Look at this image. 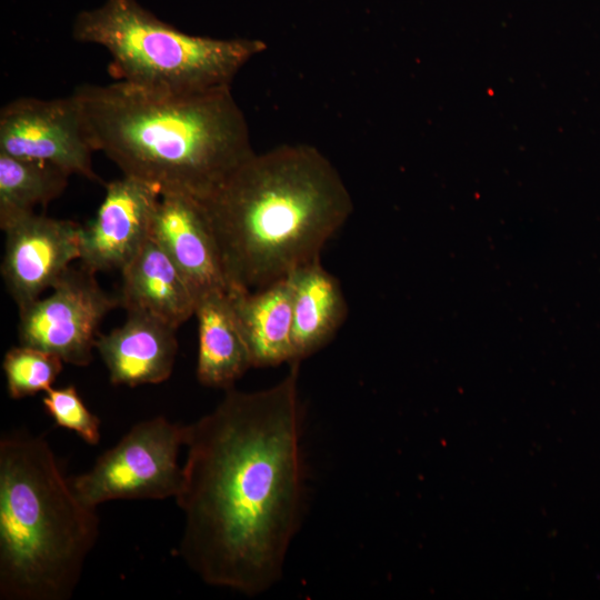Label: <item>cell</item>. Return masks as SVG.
Masks as SVG:
<instances>
[{"label": "cell", "mask_w": 600, "mask_h": 600, "mask_svg": "<svg viewBox=\"0 0 600 600\" xmlns=\"http://www.w3.org/2000/svg\"><path fill=\"white\" fill-rule=\"evenodd\" d=\"M93 151L73 94L59 99L23 97L1 109V153L98 180L92 169Z\"/></svg>", "instance_id": "ba28073f"}, {"label": "cell", "mask_w": 600, "mask_h": 600, "mask_svg": "<svg viewBox=\"0 0 600 600\" xmlns=\"http://www.w3.org/2000/svg\"><path fill=\"white\" fill-rule=\"evenodd\" d=\"M62 367L60 357L38 348L21 344L9 349L2 362L8 394L22 399L48 391Z\"/></svg>", "instance_id": "ac0fdd59"}, {"label": "cell", "mask_w": 600, "mask_h": 600, "mask_svg": "<svg viewBox=\"0 0 600 600\" xmlns=\"http://www.w3.org/2000/svg\"><path fill=\"white\" fill-rule=\"evenodd\" d=\"M292 286L294 362L322 348L347 313L338 280L313 260L289 274Z\"/></svg>", "instance_id": "2e32d148"}, {"label": "cell", "mask_w": 600, "mask_h": 600, "mask_svg": "<svg viewBox=\"0 0 600 600\" xmlns=\"http://www.w3.org/2000/svg\"><path fill=\"white\" fill-rule=\"evenodd\" d=\"M277 384L227 389L184 424L177 554L207 584L257 596L282 573L303 500L299 362Z\"/></svg>", "instance_id": "6da1fadb"}, {"label": "cell", "mask_w": 600, "mask_h": 600, "mask_svg": "<svg viewBox=\"0 0 600 600\" xmlns=\"http://www.w3.org/2000/svg\"><path fill=\"white\" fill-rule=\"evenodd\" d=\"M42 403L57 426L76 432L90 446L99 443L101 420L87 408L74 386L50 388Z\"/></svg>", "instance_id": "d6986e66"}, {"label": "cell", "mask_w": 600, "mask_h": 600, "mask_svg": "<svg viewBox=\"0 0 600 600\" xmlns=\"http://www.w3.org/2000/svg\"><path fill=\"white\" fill-rule=\"evenodd\" d=\"M199 201L229 291L261 289L319 259L353 210L337 169L308 144L254 152Z\"/></svg>", "instance_id": "7a4b0ae2"}, {"label": "cell", "mask_w": 600, "mask_h": 600, "mask_svg": "<svg viewBox=\"0 0 600 600\" xmlns=\"http://www.w3.org/2000/svg\"><path fill=\"white\" fill-rule=\"evenodd\" d=\"M72 33L77 41L108 51L117 81L171 92L230 88L241 68L266 50L260 40L184 33L136 0H106L80 12Z\"/></svg>", "instance_id": "5b68a950"}, {"label": "cell", "mask_w": 600, "mask_h": 600, "mask_svg": "<svg viewBox=\"0 0 600 600\" xmlns=\"http://www.w3.org/2000/svg\"><path fill=\"white\" fill-rule=\"evenodd\" d=\"M194 316L199 382L212 388H232L252 363L228 292H211L199 298Z\"/></svg>", "instance_id": "9a60e30c"}, {"label": "cell", "mask_w": 600, "mask_h": 600, "mask_svg": "<svg viewBox=\"0 0 600 600\" xmlns=\"http://www.w3.org/2000/svg\"><path fill=\"white\" fill-rule=\"evenodd\" d=\"M82 227L34 212L1 230L6 233L1 274L19 311L40 298L81 256Z\"/></svg>", "instance_id": "9c48e42d"}, {"label": "cell", "mask_w": 600, "mask_h": 600, "mask_svg": "<svg viewBox=\"0 0 600 600\" xmlns=\"http://www.w3.org/2000/svg\"><path fill=\"white\" fill-rule=\"evenodd\" d=\"M184 431V424L162 416L136 423L88 471L70 478L76 493L93 508L113 500L176 498L182 481L178 454Z\"/></svg>", "instance_id": "8992f818"}, {"label": "cell", "mask_w": 600, "mask_h": 600, "mask_svg": "<svg viewBox=\"0 0 600 600\" xmlns=\"http://www.w3.org/2000/svg\"><path fill=\"white\" fill-rule=\"evenodd\" d=\"M160 196L158 186L132 176L107 183L94 218L81 229V266L121 271L150 239Z\"/></svg>", "instance_id": "30bf717a"}, {"label": "cell", "mask_w": 600, "mask_h": 600, "mask_svg": "<svg viewBox=\"0 0 600 600\" xmlns=\"http://www.w3.org/2000/svg\"><path fill=\"white\" fill-rule=\"evenodd\" d=\"M69 174L61 169L0 152V227L59 197Z\"/></svg>", "instance_id": "e0dca14e"}, {"label": "cell", "mask_w": 600, "mask_h": 600, "mask_svg": "<svg viewBox=\"0 0 600 600\" xmlns=\"http://www.w3.org/2000/svg\"><path fill=\"white\" fill-rule=\"evenodd\" d=\"M151 237L184 276L198 299L229 292L217 243L201 202L181 192H161Z\"/></svg>", "instance_id": "8fae6325"}, {"label": "cell", "mask_w": 600, "mask_h": 600, "mask_svg": "<svg viewBox=\"0 0 600 600\" xmlns=\"http://www.w3.org/2000/svg\"><path fill=\"white\" fill-rule=\"evenodd\" d=\"M252 367L294 362L292 286L286 277L261 289L228 292Z\"/></svg>", "instance_id": "5bb4252c"}, {"label": "cell", "mask_w": 600, "mask_h": 600, "mask_svg": "<svg viewBox=\"0 0 600 600\" xmlns=\"http://www.w3.org/2000/svg\"><path fill=\"white\" fill-rule=\"evenodd\" d=\"M119 304L147 311L178 328L196 312L197 296L179 268L152 238L121 270Z\"/></svg>", "instance_id": "4fadbf2b"}, {"label": "cell", "mask_w": 600, "mask_h": 600, "mask_svg": "<svg viewBox=\"0 0 600 600\" xmlns=\"http://www.w3.org/2000/svg\"><path fill=\"white\" fill-rule=\"evenodd\" d=\"M126 322L99 336L96 348L117 386L166 381L172 373L178 342L173 326L142 310H128Z\"/></svg>", "instance_id": "7c38bea8"}, {"label": "cell", "mask_w": 600, "mask_h": 600, "mask_svg": "<svg viewBox=\"0 0 600 600\" xmlns=\"http://www.w3.org/2000/svg\"><path fill=\"white\" fill-rule=\"evenodd\" d=\"M94 274L82 266L69 267L48 297L20 310V343L51 352L69 364L88 366L101 321L119 304L118 298L100 288Z\"/></svg>", "instance_id": "52a82bcc"}, {"label": "cell", "mask_w": 600, "mask_h": 600, "mask_svg": "<svg viewBox=\"0 0 600 600\" xmlns=\"http://www.w3.org/2000/svg\"><path fill=\"white\" fill-rule=\"evenodd\" d=\"M72 94L93 150L161 192L204 199L254 153L230 88L171 92L116 81Z\"/></svg>", "instance_id": "3957f363"}, {"label": "cell", "mask_w": 600, "mask_h": 600, "mask_svg": "<svg viewBox=\"0 0 600 600\" xmlns=\"http://www.w3.org/2000/svg\"><path fill=\"white\" fill-rule=\"evenodd\" d=\"M99 536L42 434L0 439V599L68 600Z\"/></svg>", "instance_id": "277c9868"}]
</instances>
